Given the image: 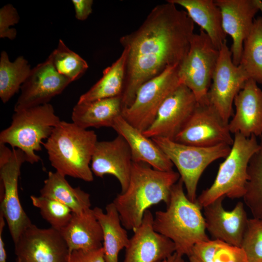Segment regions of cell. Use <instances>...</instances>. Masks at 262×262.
Returning a JSON list of instances; mask_svg holds the SVG:
<instances>
[{"mask_svg":"<svg viewBox=\"0 0 262 262\" xmlns=\"http://www.w3.org/2000/svg\"><path fill=\"white\" fill-rule=\"evenodd\" d=\"M194 30V23L186 11L167 1L155 6L137 30L120 37L121 45L128 50L123 109L132 104L142 84L182 62Z\"/></svg>","mask_w":262,"mask_h":262,"instance_id":"6da1fadb","label":"cell"},{"mask_svg":"<svg viewBox=\"0 0 262 262\" xmlns=\"http://www.w3.org/2000/svg\"><path fill=\"white\" fill-rule=\"evenodd\" d=\"M180 179L179 173L173 170L162 171L146 163L132 162L127 189L112 202L123 226L134 231L149 207L160 202L167 205L172 188Z\"/></svg>","mask_w":262,"mask_h":262,"instance_id":"7a4b0ae2","label":"cell"},{"mask_svg":"<svg viewBox=\"0 0 262 262\" xmlns=\"http://www.w3.org/2000/svg\"><path fill=\"white\" fill-rule=\"evenodd\" d=\"M183 186L180 179L172 188L166 210L156 212L153 223L154 230L172 241L175 253L183 257L197 243L210 240L202 208L188 198Z\"/></svg>","mask_w":262,"mask_h":262,"instance_id":"3957f363","label":"cell"},{"mask_svg":"<svg viewBox=\"0 0 262 262\" xmlns=\"http://www.w3.org/2000/svg\"><path fill=\"white\" fill-rule=\"evenodd\" d=\"M97 142L94 131L61 121L43 145L56 172L91 182L94 177L91 162Z\"/></svg>","mask_w":262,"mask_h":262,"instance_id":"277c9868","label":"cell"},{"mask_svg":"<svg viewBox=\"0 0 262 262\" xmlns=\"http://www.w3.org/2000/svg\"><path fill=\"white\" fill-rule=\"evenodd\" d=\"M231 149L219 165L212 184L203 190L196 202L203 208L219 197L231 199L243 197L248 179L249 162L260 145L257 137L234 134Z\"/></svg>","mask_w":262,"mask_h":262,"instance_id":"5b68a950","label":"cell"},{"mask_svg":"<svg viewBox=\"0 0 262 262\" xmlns=\"http://www.w3.org/2000/svg\"><path fill=\"white\" fill-rule=\"evenodd\" d=\"M61 121L49 103L15 111L10 125L0 133V143L22 150L26 162L38 163L41 158L35 152Z\"/></svg>","mask_w":262,"mask_h":262,"instance_id":"8992f818","label":"cell"},{"mask_svg":"<svg viewBox=\"0 0 262 262\" xmlns=\"http://www.w3.org/2000/svg\"><path fill=\"white\" fill-rule=\"evenodd\" d=\"M151 139L177 167L185 188L186 195L192 201H196L198 183L204 170L215 161L225 159L231 147L225 144L199 147L160 137Z\"/></svg>","mask_w":262,"mask_h":262,"instance_id":"52a82bcc","label":"cell"},{"mask_svg":"<svg viewBox=\"0 0 262 262\" xmlns=\"http://www.w3.org/2000/svg\"><path fill=\"white\" fill-rule=\"evenodd\" d=\"M219 56V50L203 30L194 34L189 51L179 65L178 75L198 104L208 103L207 95Z\"/></svg>","mask_w":262,"mask_h":262,"instance_id":"ba28073f","label":"cell"},{"mask_svg":"<svg viewBox=\"0 0 262 262\" xmlns=\"http://www.w3.org/2000/svg\"><path fill=\"white\" fill-rule=\"evenodd\" d=\"M179 66V65L170 67L142 84L132 104L123 110V118L142 132L147 130L164 100L181 83Z\"/></svg>","mask_w":262,"mask_h":262,"instance_id":"9c48e42d","label":"cell"},{"mask_svg":"<svg viewBox=\"0 0 262 262\" xmlns=\"http://www.w3.org/2000/svg\"><path fill=\"white\" fill-rule=\"evenodd\" d=\"M248 78L244 70L232 61L226 41L219 49V56L207 95L208 103L229 123L233 114L234 100Z\"/></svg>","mask_w":262,"mask_h":262,"instance_id":"30bf717a","label":"cell"},{"mask_svg":"<svg viewBox=\"0 0 262 262\" xmlns=\"http://www.w3.org/2000/svg\"><path fill=\"white\" fill-rule=\"evenodd\" d=\"M26 162L23 151L13 148L9 161L0 166V210L14 243L32 223L20 202L18 182L20 168Z\"/></svg>","mask_w":262,"mask_h":262,"instance_id":"8fae6325","label":"cell"},{"mask_svg":"<svg viewBox=\"0 0 262 262\" xmlns=\"http://www.w3.org/2000/svg\"><path fill=\"white\" fill-rule=\"evenodd\" d=\"M15 262H67L69 254L59 230L32 224L14 243Z\"/></svg>","mask_w":262,"mask_h":262,"instance_id":"7c38bea8","label":"cell"},{"mask_svg":"<svg viewBox=\"0 0 262 262\" xmlns=\"http://www.w3.org/2000/svg\"><path fill=\"white\" fill-rule=\"evenodd\" d=\"M229 124L209 103L198 104L174 141L199 147H212L233 143Z\"/></svg>","mask_w":262,"mask_h":262,"instance_id":"4fadbf2b","label":"cell"},{"mask_svg":"<svg viewBox=\"0 0 262 262\" xmlns=\"http://www.w3.org/2000/svg\"><path fill=\"white\" fill-rule=\"evenodd\" d=\"M197 104L192 92L181 83L164 100L153 123L143 133L150 138L160 137L174 140Z\"/></svg>","mask_w":262,"mask_h":262,"instance_id":"5bb4252c","label":"cell"},{"mask_svg":"<svg viewBox=\"0 0 262 262\" xmlns=\"http://www.w3.org/2000/svg\"><path fill=\"white\" fill-rule=\"evenodd\" d=\"M72 82L59 74L49 57L31 70L21 86L14 111L49 103Z\"/></svg>","mask_w":262,"mask_h":262,"instance_id":"9a60e30c","label":"cell"},{"mask_svg":"<svg viewBox=\"0 0 262 262\" xmlns=\"http://www.w3.org/2000/svg\"><path fill=\"white\" fill-rule=\"evenodd\" d=\"M222 15V27L232 40L230 49L233 63L238 66L244 41L251 31L255 16L262 7L259 0H215Z\"/></svg>","mask_w":262,"mask_h":262,"instance_id":"2e32d148","label":"cell"},{"mask_svg":"<svg viewBox=\"0 0 262 262\" xmlns=\"http://www.w3.org/2000/svg\"><path fill=\"white\" fill-rule=\"evenodd\" d=\"M225 197H219L203 208L206 231L213 240L241 247L249 218L244 203L239 201L230 211L223 207Z\"/></svg>","mask_w":262,"mask_h":262,"instance_id":"e0dca14e","label":"cell"},{"mask_svg":"<svg viewBox=\"0 0 262 262\" xmlns=\"http://www.w3.org/2000/svg\"><path fill=\"white\" fill-rule=\"evenodd\" d=\"M153 218L149 210L145 213L125 248L123 262H160L175 252L173 242L154 230Z\"/></svg>","mask_w":262,"mask_h":262,"instance_id":"ac0fdd59","label":"cell"},{"mask_svg":"<svg viewBox=\"0 0 262 262\" xmlns=\"http://www.w3.org/2000/svg\"><path fill=\"white\" fill-rule=\"evenodd\" d=\"M132 164L131 153L126 140L120 135L110 141H98L91 162L93 173L102 178L106 175L115 177L120 183L121 192L127 189Z\"/></svg>","mask_w":262,"mask_h":262,"instance_id":"d6986e66","label":"cell"},{"mask_svg":"<svg viewBox=\"0 0 262 262\" xmlns=\"http://www.w3.org/2000/svg\"><path fill=\"white\" fill-rule=\"evenodd\" d=\"M235 111L229 121L231 133L245 137L262 136V90L251 79L246 82L235 97Z\"/></svg>","mask_w":262,"mask_h":262,"instance_id":"ffe728a7","label":"cell"},{"mask_svg":"<svg viewBox=\"0 0 262 262\" xmlns=\"http://www.w3.org/2000/svg\"><path fill=\"white\" fill-rule=\"evenodd\" d=\"M112 128L128 143L132 162L144 163L162 171L173 170V164L162 149L121 115L115 119Z\"/></svg>","mask_w":262,"mask_h":262,"instance_id":"44dd1931","label":"cell"},{"mask_svg":"<svg viewBox=\"0 0 262 262\" xmlns=\"http://www.w3.org/2000/svg\"><path fill=\"white\" fill-rule=\"evenodd\" d=\"M59 231L69 253L75 250H90L102 247V228L93 209L80 214L73 213L67 225Z\"/></svg>","mask_w":262,"mask_h":262,"instance_id":"7402d4cb","label":"cell"},{"mask_svg":"<svg viewBox=\"0 0 262 262\" xmlns=\"http://www.w3.org/2000/svg\"><path fill=\"white\" fill-rule=\"evenodd\" d=\"M123 110L121 96L77 103L73 109L71 119L73 123L84 129L112 128Z\"/></svg>","mask_w":262,"mask_h":262,"instance_id":"603a6c76","label":"cell"},{"mask_svg":"<svg viewBox=\"0 0 262 262\" xmlns=\"http://www.w3.org/2000/svg\"><path fill=\"white\" fill-rule=\"evenodd\" d=\"M183 7L190 18L199 25L210 37L215 47L220 49L226 41L227 34L222 27L220 9L213 0H168Z\"/></svg>","mask_w":262,"mask_h":262,"instance_id":"cb8c5ba5","label":"cell"},{"mask_svg":"<svg viewBox=\"0 0 262 262\" xmlns=\"http://www.w3.org/2000/svg\"><path fill=\"white\" fill-rule=\"evenodd\" d=\"M93 210L103 232L102 248L105 262H118L120 251L128 246L130 241L118 213L113 202L106 206L105 212L98 207Z\"/></svg>","mask_w":262,"mask_h":262,"instance_id":"d4e9b609","label":"cell"},{"mask_svg":"<svg viewBox=\"0 0 262 262\" xmlns=\"http://www.w3.org/2000/svg\"><path fill=\"white\" fill-rule=\"evenodd\" d=\"M40 193L66 205L73 213L80 214L91 208L90 195L80 187H72L66 177L56 171L49 172Z\"/></svg>","mask_w":262,"mask_h":262,"instance_id":"484cf974","label":"cell"},{"mask_svg":"<svg viewBox=\"0 0 262 262\" xmlns=\"http://www.w3.org/2000/svg\"><path fill=\"white\" fill-rule=\"evenodd\" d=\"M128 50L124 49L119 57L103 71L101 78L79 98L77 103L121 96L125 80Z\"/></svg>","mask_w":262,"mask_h":262,"instance_id":"4316f807","label":"cell"},{"mask_svg":"<svg viewBox=\"0 0 262 262\" xmlns=\"http://www.w3.org/2000/svg\"><path fill=\"white\" fill-rule=\"evenodd\" d=\"M187 257L188 262H248L242 248L213 239L196 244Z\"/></svg>","mask_w":262,"mask_h":262,"instance_id":"83f0119b","label":"cell"},{"mask_svg":"<svg viewBox=\"0 0 262 262\" xmlns=\"http://www.w3.org/2000/svg\"><path fill=\"white\" fill-rule=\"evenodd\" d=\"M31 68L28 62L20 56L11 62L7 52H1L0 58V98L8 102L16 93L29 75Z\"/></svg>","mask_w":262,"mask_h":262,"instance_id":"f1b7e54d","label":"cell"},{"mask_svg":"<svg viewBox=\"0 0 262 262\" xmlns=\"http://www.w3.org/2000/svg\"><path fill=\"white\" fill-rule=\"evenodd\" d=\"M239 65L248 79L262 84V17L255 18L244 41Z\"/></svg>","mask_w":262,"mask_h":262,"instance_id":"f546056e","label":"cell"},{"mask_svg":"<svg viewBox=\"0 0 262 262\" xmlns=\"http://www.w3.org/2000/svg\"><path fill=\"white\" fill-rule=\"evenodd\" d=\"M261 137L260 147L248 164V179L242 198L253 217L262 220V136Z\"/></svg>","mask_w":262,"mask_h":262,"instance_id":"4dcf8cb0","label":"cell"},{"mask_svg":"<svg viewBox=\"0 0 262 262\" xmlns=\"http://www.w3.org/2000/svg\"><path fill=\"white\" fill-rule=\"evenodd\" d=\"M49 57L57 71L71 82L79 79L88 68L87 62L70 49L61 39Z\"/></svg>","mask_w":262,"mask_h":262,"instance_id":"1f68e13d","label":"cell"},{"mask_svg":"<svg viewBox=\"0 0 262 262\" xmlns=\"http://www.w3.org/2000/svg\"><path fill=\"white\" fill-rule=\"evenodd\" d=\"M30 198L33 205L39 209L42 218L58 230L67 225L72 217L71 210L57 200L40 195H32Z\"/></svg>","mask_w":262,"mask_h":262,"instance_id":"d6a6232c","label":"cell"},{"mask_svg":"<svg viewBox=\"0 0 262 262\" xmlns=\"http://www.w3.org/2000/svg\"><path fill=\"white\" fill-rule=\"evenodd\" d=\"M241 248L248 262H262V220L249 218Z\"/></svg>","mask_w":262,"mask_h":262,"instance_id":"836d02e7","label":"cell"},{"mask_svg":"<svg viewBox=\"0 0 262 262\" xmlns=\"http://www.w3.org/2000/svg\"><path fill=\"white\" fill-rule=\"evenodd\" d=\"M19 16L16 9L11 4L0 9V37L13 40L16 35L15 29L10 27L17 23Z\"/></svg>","mask_w":262,"mask_h":262,"instance_id":"e575fe53","label":"cell"},{"mask_svg":"<svg viewBox=\"0 0 262 262\" xmlns=\"http://www.w3.org/2000/svg\"><path fill=\"white\" fill-rule=\"evenodd\" d=\"M67 262H105L103 248L73 250L69 253Z\"/></svg>","mask_w":262,"mask_h":262,"instance_id":"d590c367","label":"cell"},{"mask_svg":"<svg viewBox=\"0 0 262 262\" xmlns=\"http://www.w3.org/2000/svg\"><path fill=\"white\" fill-rule=\"evenodd\" d=\"M75 12L76 18L80 20H84L92 12V0H72Z\"/></svg>","mask_w":262,"mask_h":262,"instance_id":"8d00e7d4","label":"cell"},{"mask_svg":"<svg viewBox=\"0 0 262 262\" xmlns=\"http://www.w3.org/2000/svg\"><path fill=\"white\" fill-rule=\"evenodd\" d=\"M5 223L6 221L4 217L2 214L0 213V262H6L7 260L6 251L2 237L3 230Z\"/></svg>","mask_w":262,"mask_h":262,"instance_id":"74e56055","label":"cell"},{"mask_svg":"<svg viewBox=\"0 0 262 262\" xmlns=\"http://www.w3.org/2000/svg\"><path fill=\"white\" fill-rule=\"evenodd\" d=\"M12 153V150H10L5 144L0 143V166L6 164L10 159Z\"/></svg>","mask_w":262,"mask_h":262,"instance_id":"f35d334b","label":"cell"},{"mask_svg":"<svg viewBox=\"0 0 262 262\" xmlns=\"http://www.w3.org/2000/svg\"><path fill=\"white\" fill-rule=\"evenodd\" d=\"M165 262H188L183 259V257L174 253L166 260Z\"/></svg>","mask_w":262,"mask_h":262,"instance_id":"ab89813d","label":"cell"},{"mask_svg":"<svg viewBox=\"0 0 262 262\" xmlns=\"http://www.w3.org/2000/svg\"><path fill=\"white\" fill-rule=\"evenodd\" d=\"M165 262V260L163 261H161V262Z\"/></svg>","mask_w":262,"mask_h":262,"instance_id":"60d3db41","label":"cell"}]
</instances>
